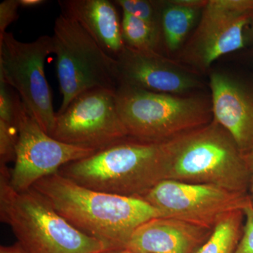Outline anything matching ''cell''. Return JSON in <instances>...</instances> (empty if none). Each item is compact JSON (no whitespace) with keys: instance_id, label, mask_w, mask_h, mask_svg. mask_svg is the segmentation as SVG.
<instances>
[{"instance_id":"6da1fadb","label":"cell","mask_w":253,"mask_h":253,"mask_svg":"<svg viewBox=\"0 0 253 253\" xmlns=\"http://www.w3.org/2000/svg\"><path fill=\"white\" fill-rule=\"evenodd\" d=\"M32 189L71 225L101 241L107 251L126 250L137 228L161 217L144 199L95 191L59 172L42 178Z\"/></svg>"},{"instance_id":"7a4b0ae2","label":"cell","mask_w":253,"mask_h":253,"mask_svg":"<svg viewBox=\"0 0 253 253\" xmlns=\"http://www.w3.org/2000/svg\"><path fill=\"white\" fill-rule=\"evenodd\" d=\"M164 147L165 180L212 184L249 193L244 154L214 120L166 141Z\"/></svg>"},{"instance_id":"3957f363","label":"cell","mask_w":253,"mask_h":253,"mask_svg":"<svg viewBox=\"0 0 253 253\" xmlns=\"http://www.w3.org/2000/svg\"><path fill=\"white\" fill-rule=\"evenodd\" d=\"M59 174L95 191L144 199L166 179L164 142L128 137L61 168Z\"/></svg>"},{"instance_id":"277c9868","label":"cell","mask_w":253,"mask_h":253,"mask_svg":"<svg viewBox=\"0 0 253 253\" xmlns=\"http://www.w3.org/2000/svg\"><path fill=\"white\" fill-rule=\"evenodd\" d=\"M11 169L0 166V219L27 253H95L107 251L101 241L69 224L36 190L16 191Z\"/></svg>"},{"instance_id":"5b68a950","label":"cell","mask_w":253,"mask_h":253,"mask_svg":"<svg viewBox=\"0 0 253 253\" xmlns=\"http://www.w3.org/2000/svg\"><path fill=\"white\" fill-rule=\"evenodd\" d=\"M116 106L128 136L162 143L213 120L212 102L201 96L163 94L121 84Z\"/></svg>"},{"instance_id":"8992f818","label":"cell","mask_w":253,"mask_h":253,"mask_svg":"<svg viewBox=\"0 0 253 253\" xmlns=\"http://www.w3.org/2000/svg\"><path fill=\"white\" fill-rule=\"evenodd\" d=\"M52 38L62 103L59 112L86 91H116L120 85L118 61L108 54L81 25L60 14Z\"/></svg>"},{"instance_id":"52a82bcc","label":"cell","mask_w":253,"mask_h":253,"mask_svg":"<svg viewBox=\"0 0 253 253\" xmlns=\"http://www.w3.org/2000/svg\"><path fill=\"white\" fill-rule=\"evenodd\" d=\"M51 54H54L51 36L23 42L9 32L0 34V80L17 92L28 113L50 136L56 113L44 63Z\"/></svg>"},{"instance_id":"ba28073f","label":"cell","mask_w":253,"mask_h":253,"mask_svg":"<svg viewBox=\"0 0 253 253\" xmlns=\"http://www.w3.org/2000/svg\"><path fill=\"white\" fill-rule=\"evenodd\" d=\"M161 217L214 229L224 218L253 205L249 193L212 184L163 180L144 198Z\"/></svg>"},{"instance_id":"9c48e42d","label":"cell","mask_w":253,"mask_h":253,"mask_svg":"<svg viewBox=\"0 0 253 253\" xmlns=\"http://www.w3.org/2000/svg\"><path fill=\"white\" fill-rule=\"evenodd\" d=\"M116 91L94 89L77 96L56 113L51 136L95 152L128 137L116 106Z\"/></svg>"},{"instance_id":"30bf717a","label":"cell","mask_w":253,"mask_h":253,"mask_svg":"<svg viewBox=\"0 0 253 253\" xmlns=\"http://www.w3.org/2000/svg\"><path fill=\"white\" fill-rule=\"evenodd\" d=\"M18 127L15 164L10 172V183L17 191L31 189L38 181L59 172L66 165L96 153L49 135L28 113L23 103Z\"/></svg>"},{"instance_id":"8fae6325","label":"cell","mask_w":253,"mask_h":253,"mask_svg":"<svg viewBox=\"0 0 253 253\" xmlns=\"http://www.w3.org/2000/svg\"><path fill=\"white\" fill-rule=\"evenodd\" d=\"M253 14V0H210L187 46L185 60L207 68L223 55L246 45V28Z\"/></svg>"},{"instance_id":"7c38bea8","label":"cell","mask_w":253,"mask_h":253,"mask_svg":"<svg viewBox=\"0 0 253 253\" xmlns=\"http://www.w3.org/2000/svg\"><path fill=\"white\" fill-rule=\"evenodd\" d=\"M120 84L154 92L182 95L200 89L199 76L157 51L125 46L116 58Z\"/></svg>"},{"instance_id":"4fadbf2b","label":"cell","mask_w":253,"mask_h":253,"mask_svg":"<svg viewBox=\"0 0 253 253\" xmlns=\"http://www.w3.org/2000/svg\"><path fill=\"white\" fill-rule=\"evenodd\" d=\"M213 120L245 154L253 146V86L221 73L211 75Z\"/></svg>"},{"instance_id":"5bb4252c","label":"cell","mask_w":253,"mask_h":253,"mask_svg":"<svg viewBox=\"0 0 253 253\" xmlns=\"http://www.w3.org/2000/svg\"><path fill=\"white\" fill-rule=\"evenodd\" d=\"M212 231L174 218L156 217L136 229L126 250L136 253H196Z\"/></svg>"},{"instance_id":"9a60e30c","label":"cell","mask_w":253,"mask_h":253,"mask_svg":"<svg viewBox=\"0 0 253 253\" xmlns=\"http://www.w3.org/2000/svg\"><path fill=\"white\" fill-rule=\"evenodd\" d=\"M61 14L76 21L112 57L122 52V26L116 4L109 0H60Z\"/></svg>"},{"instance_id":"2e32d148","label":"cell","mask_w":253,"mask_h":253,"mask_svg":"<svg viewBox=\"0 0 253 253\" xmlns=\"http://www.w3.org/2000/svg\"><path fill=\"white\" fill-rule=\"evenodd\" d=\"M157 2L165 43L169 51H176L194 26L201 9L180 6L171 1Z\"/></svg>"},{"instance_id":"e0dca14e","label":"cell","mask_w":253,"mask_h":253,"mask_svg":"<svg viewBox=\"0 0 253 253\" xmlns=\"http://www.w3.org/2000/svg\"><path fill=\"white\" fill-rule=\"evenodd\" d=\"M244 217L242 211L226 216L196 253H234L242 235Z\"/></svg>"},{"instance_id":"ac0fdd59","label":"cell","mask_w":253,"mask_h":253,"mask_svg":"<svg viewBox=\"0 0 253 253\" xmlns=\"http://www.w3.org/2000/svg\"><path fill=\"white\" fill-rule=\"evenodd\" d=\"M121 26L123 41L126 46L141 51L158 52L161 28L123 11Z\"/></svg>"},{"instance_id":"d6986e66","label":"cell","mask_w":253,"mask_h":253,"mask_svg":"<svg viewBox=\"0 0 253 253\" xmlns=\"http://www.w3.org/2000/svg\"><path fill=\"white\" fill-rule=\"evenodd\" d=\"M123 12L139 18L144 22L161 28V18L157 1L147 0H116Z\"/></svg>"},{"instance_id":"ffe728a7","label":"cell","mask_w":253,"mask_h":253,"mask_svg":"<svg viewBox=\"0 0 253 253\" xmlns=\"http://www.w3.org/2000/svg\"><path fill=\"white\" fill-rule=\"evenodd\" d=\"M246 221L243 227L242 235L234 253H253V206L244 210Z\"/></svg>"},{"instance_id":"44dd1931","label":"cell","mask_w":253,"mask_h":253,"mask_svg":"<svg viewBox=\"0 0 253 253\" xmlns=\"http://www.w3.org/2000/svg\"><path fill=\"white\" fill-rule=\"evenodd\" d=\"M18 0H5L0 3V34L4 33L11 23L18 18Z\"/></svg>"},{"instance_id":"7402d4cb","label":"cell","mask_w":253,"mask_h":253,"mask_svg":"<svg viewBox=\"0 0 253 253\" xmlns=\"http://www.w3.org/2000/svg\"><path fill=\"white\" fill-rule=\"evenodd\" d=\"M249 174V194L253 206V146L244 154Z\"/></svg>"},{"instance_id":"603a6c76","label":"cell","mask_w":253,"mask_h":253,"mask_svg":"<svg viewBox=\"0 0 253 253\" xmlns=\"http://www.w3.org/2000/svg\"><path fill=\"white\" fill-rule=\"evenodd\" d=\"M171 1L180 6L200 9H204L208 2L206 0H171Z\"/></svg>"},{"instance_id":"cb8c5ba5","label":"cell","mask_w":253,"mask_h":253,"mask_svg":"<svg viewBox=\"0 0 253 253\" xmlns=\"http://www.w3.org/2000/svg\"><path fill=\"white\" fill-rule=\"evenodd\" d=\"M0 253H27L16 243L12 246H1L0 248Z\"/></svg>"},{"instance_id":"d4e9b609","label":"cell","mask_w":253,"mask_h":253,"mask_svg":"<svg viewBox=\"0 0 253 253\" xmlns=\"http://www.w3.org/2000/svg\"><path fill=\"white\" fill-rule=\"evenodd\" d=\"M20 6L23 8L36 7L44 4L46 1L44 0H18Z\"/></svg>"},{"instance_id":"484cf974","label":"cell","mask_w":253,"mask_h":253,"mask_svg":"<svg viewBox=\"0 0 253 253\" xmlns=\"http://www.w3.org/2000/svg\"><path fill=\"white\" fill-rule=\"evenodd\" d=\"M249 26H251L249 31V39L253 43V14L252 20H251V22L250 23Z\"/></svg>"},{"instance_id":"4316f807","label":"cell","mask_w":253,"mask_h":253,"mask_svg":"<svg viewBox=\"0 0 253 253\" xmlns=\"http://www.w3.org/2000/svg\"><path fill=\"white\" fill-rule=\"evenodd\" d=\"M124 251V250H123ZM123 251H105L102 252L95 253H124Z\"/></svg>"},{"instance_id":"83f0119b","label":"cell","mask_w":253,"mask_h":253,"mask_svg":"<svg viewBox=\"0 0 253 253\" xmlns=\"http://www.w3.org/2000/svg\"><path fill=\"white\" fill-rule=\"evenodd\" d=\"M123 253H136L131 252V251H126V250H124V251H123Z\"/></svg>"}]
</instances>
